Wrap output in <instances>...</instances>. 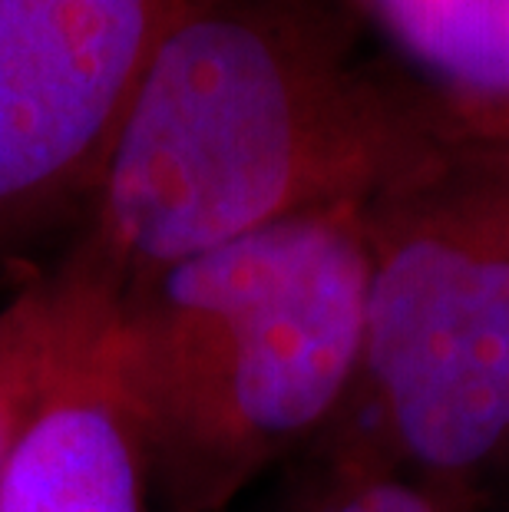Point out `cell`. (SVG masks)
I'll return each mask as SVG.
<instances>
[{
  "mask_svg": "<svg viewBox=\"0 0 509 512\" xmlns=\"http://www.w3.org/2000/svg\"><path fill=\"white\" fill-rule=\"evenodd\" d=\"M443 106L410 73L364 57L338 0H186L67 255L123 294L262 225L364 199Z\"/></svg>",
  "mask_w": 509,
  "mask_h": 512,
  "instance_id": "1",
  "label": "cell"
},
{
  "mask_svg": "<svg viewBox=\"0 0 509 512\" xmlns=\"http://www.w3.org/2000/svg\"><path fill=\"white\" fill-rule=\"evenodd\" d=\"M186 0H0V252L83 212Z\"/></svg>",
  "mask_w": 509,
  "mask_h": 512,
  "instance_id": "4",
  "label": "cell"
},
{
  "mask_svg": "<svg viewBox=\"0 0 509 512\" xmlns=\"http://www.w3.org/2000/svg\"><path fill=\"white\" fill-rule=\"evenodd\" d=\"M400 70L470 113L509 119V0H348Z\"/></svg>",
  "mask_w": 509,
  "mask_h": 512,
  "instance_id": "6",
  "label": "cell"
},
{
  "mask_svg": "<svg viewBox=\"0 0 509 512\" xmlns=\"http://www.w3.org/2000/svg\"><path fill=\"white\" fill-rule=\"evenodd\" d=\"M116 291H100L34 427L0 476V512H156L119 370Z\"/></svg>",
  "mask_w": 509,
  "mask_h": 512,
  "instance_id": "5",
  "label": "cell"
},
{
  "mask_svg": "<svg viewBox=\"0 0 509 512\" xmlns=\"http://www.w3.org/2000/svg\"><path fill=\"white\" fill-rule=\"evenodd\" d=\"M364 199L179 258L116 301L156 512H225L344 417L361 374Z\"/></svg>",
  "mask_w": 509,
  "mask_h": 512,
  "instance_id": "2",
  "label": "cell"
},
{
  "mask_svg": "<svg viewBox=\"0 0 509 512\" xmlns=\"http://www.w3.org/2000/svg\"><path fill=\"white\" fill-rule=\"evenodd\" d=\"M103 285L63 252L0 308V476L34 427ZM113 291V288H110Z\"/></svg>",
  "mask_w": 509,
  "mask_h": 512,
  "instance_id": "7",
  "label": "cell"
},
{
  "mask_svg": "<svg viewBox=\"0 0 509 512\" xmlns=\"http://www.w3.org/2000/svg\"><path fill=\"white\" fill-rule=\"evenodd\" d=\"M361 212V374L331 430L476 512L509 476V119L447 103Z\"/></svg>",
  "mask_w": 509,
  "mask_h": 512,
  "instance_id": "3",
  "label": "cell"
},
{
  "mask_svg": "<svg viewBox=\"0 0 509 512\" xmlns=\"http://www.w3.org/2000/svg\"><path fill=\"white\" fill-rule=\"evenodd\" d=\"M301 460L275 512H463L341 430L324 433Z\"/></svg>",
  "mask_w": 509,
  "mask_h": 512,
  "instance_id": "8",
  "label": "cell"
}]
</instances>
